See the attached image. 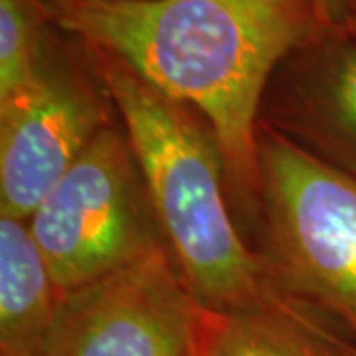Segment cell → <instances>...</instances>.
I'll list each match as a JSON object with an SVG mask.
<instances>
[{"mask_svg":"<svg viewBox=\"0 0 356 356\" xmlns=\"http://www.w3.org/2000/svg\"><path fill=\"white\" fill-rule=\"evenodd\" d=\"M48 22L127 64L212 129L232 184L254 208L257 131L283 60L323 34L313 0H38Z\"/></svg>","mask_w":356,"mask_h":356,"instance_id":"1","label":"cell"},{"mask_svg":"<svg viewBox=\"0 0 356 356\" xmlns=\"http://www.w3.org/2000/svg\"><path fill=\"white\" fill-rule=\"evenodd\" d=\"M95 56L166 248L194 299L212 313L257 311L291 301L273 289L232 218L224 156L208 123L121 60L97 50Z\"/></svg>","mask_w":356,"mask_h":356,"instance_id":"2","label":"cell"},{"mask_svg":"<svg viewBox=\"0 0 356 356\" xmlns=\"http://www.w3.org/2000/svg\"><path fill=\"white\" fill-rule=\"evenodd\" d=\"M259 257L281 295L356 341V177L259 123Z\"/></svg>","mask_w":356,"mask_h":356,"instance_id":"3","label":"cell"},{"mask_svg":"<svg viewBox=\"0 0 356 356\" xmlns=\"http://www.w3.org/2000/svg\"><path fill=\"white\" fill-rule=\"evenodd\" d=\"M62 293L166 245L123 125H107L28 220Z\"/></svg>","mask_w":356,"mask_h":356,"instance_id":"4","label":"cell"},{"mask_svg":"<svg viewBox=\"0 0 356 356\" xmlns=\"http://www.w3.org/2000/svg\"><path fill=\"white\" fill-rule=\"evenodd\" d=\"M208 317L159 245L64 293L36 356H202Z\"/></svg>","mask_w":356,"mask_h":356,"instance_id":"5","label":"cell"},{"mask_svg":"<svg viewBox=\"0 0 356 356\" xmlns=\"http://www.w3.org/2000/svg\"><path fill=\"white\" fill-rule=\"evenodd\" d=\"M109 89L46 51L34 79L0 102V216L30 220L103 129Z\"/></svg>","mask_w":356,"mask_h":356,"instance_id":"6","label":"cell"},{"mask_svg":"<svg viewBox=\"0 0 356 356\" xmlns=\"http://www.w3.org/2000/svg\"><path fill=\"white\" fill-rule=\"evenodd\" d=\"M261 123L356 177V30L318 34L273 74Z\"/></svg>","mask_w":356,"mask_h":356,"instance_id":"7","label":"cell"},{"mask_svg":"<svg viewBox=\"0 0 356 356\" xmlns=\"http://www.w3.org/2000/svg\"><path fill=\"white\" fill-rule=\"evenodd\" d=\"M202 356H356V341L293 301L257 311L212 313Z\"/></svg>","mask_w":356,"mask_h":356,"instance_id":"8","label":"cell"},{"mask_svg":"<svg viewBox=\"0 0 356 356\" xmlns=\"http://www.w3.org/2000/svg\"><path fill=\"white\" fill-rule=\"evenodd\" d=\"M62 295L28 220L0 216V356H36Z\"/></svg>","mask_w":356,"mask_h":356,"instance_id":"9","label":"cell"},{"mask_svg":"<svg viewBox=\"0 0 356 356\" xmlns=\"http://www.w3.org/2000/svg\"><path fill=\"white\" fill-rule=\"evenodd\" d=\"M38 0H0V102L28 86L46 56Z\"/></svg>","mask_w":356,"mask_h":356,"instance_id":"10","label":"cell"},{"mask_svg":"<svg viewBox=\"0 0 356 356\" xmlns=\"http://www.w3.org/2000/svg\"><path fill=\"white\" fill-rule=\"evenodd\" d=\"M323 34L356 30V0H313Z\"/></svg>","mask_w":356,"mask_h":356,"instance_id":"11","label":"cell"}]
</instances>
